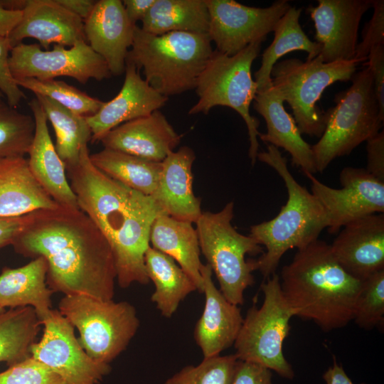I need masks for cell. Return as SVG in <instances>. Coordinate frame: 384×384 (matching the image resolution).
I'll list each match as a JSON object with an SVG mask.
<instances>
[{"mask_svg":"<svg viewBox=\"0 0 384 384\" xmlns=\"http://www.w3.org/2000/svg\"><path fill=\"white\" fill-rule=\"evenodd\" d=\"M23 10H9L0 6V36L8 38L22 18Z\"/></svg>","mask_w":384,"mask_h":384,"instance_id":"cell-47","label":"cell"},{"mask_svg":"<svg viewBox=\"0 0 384 384\" xmlns=\"http://www.w3.org/2000/svg\"><path fill=\"white\" fill-rule=\"evenodd\" d=\"M232 384H273L271 370L255 363L238 360Z\"/></svg>","mask_w":384,"mask_h":384,"instance_id":"cell-43","label":"cell"},{"mask_svg":"<svg viewBox=\"0 0 384 384\" xmlns=\"http://www.w3.org/2000/svg\"><path fill=\"white\" fill-rule=\"evenodd\" d=\"M262 43L257 41L250 44L231 56L213 50L195 87L198 100L188 111L189 114H207L216 106L228 107L236 111L247 128L248 155L252 165L255 164L258 154L257 137L260 133L258 119L250 113V105L257 91L251 68L260 52Z\"/></svg>","mask_w":384,"mask_h":384,"instance_id":"cell-7","label":"cell"},{"mask_svg":"<svg viewBox=\"0 0 384 384\" xmlns=\"http://www.w3.org/2000/svg\"><path fill=\"white\" fill-rule=\"evenodd\" d=\"M90 159L105 174L132 189L150 196L156 191L162 162L107 148L90 154Z\"/></svg>","mask_w":384,"mask_h":384,"instance_id":"cell-32","label":"cell"},{"mask_svg":"<svg viewBox=\"0 0 384 384\" xmlns=\"http://www.w3.org/2000/svg\"><path fill=\"white\" fill-rule=\"evenodd\" d=\"M380 117L384 120V44L373 46L367 57Z\"/></svg>","mask_w":384,"mask_h":384,"instance_id":"cell-42","label":"cell"},{"mask_svg":"<svg viewBox=\"0 0 384 384\" xmlns=\"http://www.w3.org/2000/svg\"><path fill=\"white\" fill-rule=\"evenodd\" d=\"M15 80L20 87L32 91L35 95L48 97L82 116L93 115L105 103L61 80H39L33 78Z\"/></svg>","mask_w":384,"mask_h":384,"instance_id":"cell-35","label":"cell"},{"mask_svg":"<svg viewBox=\"0 0 384 384\" xmlns=\"http://www.w3.org/2000/svg\"><path fill=\"white\" fill-rule=\"evenodd\" d=\"M11 245L26 257L46 260V283L53 292L113 299L117 273L111 248L80 209L58 206L29 213Z\"/></svg>","mask_w":384,"mask_h":384,"instance_id":"cell-1","label":"cell"},{"mask_svg":"<svg viewBox=\"0 0 384 384\" xmlns=\"http://www.w3.org/2000/svg\"><path fill=\"white\" fill-rule=\"evenodd\" d=\"M366 171L384 182V132L382 130L367 141Z\"/></svg>","mask_w":384,"mask_h":384,"instance_id":"cell-44","label":"cell"},{"mask_svg":"<svg viewBox=\"0 0 384 384\" xmlns=\"http://www.w3.org/2000/svg\"><path fill=\"white\" fill-rule=\"evenodd\" d=\"M332 253L343 269L363 281L384 269V214L373 213L343 226L333 243Z\"/></svg>","mask_w":384,"mask_h":384,"instance_id":"cell-17","label":"cell"},{"mask_svg":"<svg viewBox=\"0 0 384 384\" xmlns=\"http://www.w3.org/2000/svg\"><path fill=\"white\" fill-rule=\"evenodd\" d=\"M181 137L159 110L116 127L100 142L104 148L162 162Z\"/></svg>","mask_w":384,"mask_h":384,"instance_id":"cell-21","label":"cell"},{"mask_svg":"<svg viewBox=\"0 0 384 384\" xmlns=\"http://www.w3.org/2000/svg\"><path fill=\"white\" fill-rule=\"evenodd\" d=\"M333 361V366L323 374V378L326 384H354L346 373L343 366L337 363L334 356Z\"/></svg>","mask_w":384,"mask_h":384,"instance_id":"cell-49","label":"cell"},{"mask_svg":"<svg viewBox=\"0 0 384 384\" xmlns=\"http://www.w3.org/2000/svg\"><path fill=\"white\" fill-rule=\"evenodd\" d=\"M144 31L154 35L171 32L208 34L209 13L206 0H156L142 21Z\"/></svg>","mask_w":384,"mask_h":384,"instance_id":"cell-31","label":"cell"},{"mask_svg":"<svg viewBox=\"0 0 384 384\" xmlns=\"http://www.w3.org/2000/svg\"><path fill=\"white\" fill-rule=\"evenodd\" d=\"M257 159L270 166L282 177L287 189V203L276 217L250 228V235L266 251L257 259V270L267 279L275 273L282 255L289 250L304 248L319 239L328 227L326 213L318 199L293 177L287 159L272 144Z\"/></svg>","mask_w":384,"mask_h":384,"instance_id":"cell-4","label":"cell"},{"mask_svg":"<svg viewBox=\"0 0 384 384\" xmlns=\"http://www.w3.org/2000/svg\"><path fill=\"white\" fill-rule=\"evenodd\" d=\"M0 384H65L63 379L45 364L29 358L0 373Z\"/></svg>","mask_w":384,"mask_h":384,"instance_id":"cell-39","label":"cell"},{"mask_svg":"<svg viewBox=\"0 0 384 384\" xmlns=\"http://www.w3.org/2000/svg\"><path fill=\"white\" fill-rule=\"evenodd\" d=\"M28 214L11 218L0 217V248L11 245L26 226Z\"/></svg>","mask_w":384,"mask_h":384,"instance_id":"cell-45","label":"cell"},{"mask_svg":"<svg viewBox=\"0 0 384 384\" xmlns=\"http://www.w3.org/2000/svg\"><path fill=\"white\" fill-rule=\"evenodd\" d=\"M284 100L272 86L257 92L254 109L262 116L267 133L260 134L265 142L282 148L292 156V162L302 172H316L311 145L302 137L294 117L284 108Z\"/></svg>","mask_w":384,"mask_h":384,"instance_id":"cell-25","label":"cell"},{"mask_svg":"<svg viewBox=\"0 0 384 384\" xmlns=\"http://www.w3.org/2000/svg\"><path fill=\"white\" fill-rule=\"evenodd\" d=\"M28 105L35 120L34 136L27 159L29 169L41 186L59 206L80 209L65 166L51 139L46 114L36 97Z\"/></svg>","mask_w":384,"mask_h":384,"instance_id":"cell-23","label":"cell"},{"mask_svg":"<svg viewBox=\"0 0 384 384\" xmlns=\"http://www.w3.org/2000/svg\"><path fill=\"white\" fill-rule=\"evenodd\" d=\"M136 26L128 18L120 0L96 1L84 21L87 44L105 60L112 75L125 71Z\"/></svg>","mask_w":384,"mask_h":384,"instance_id":"cell-18","label":"cell"},{"mask_svg":"<svg viewBox=\"0 0 384 384\" xmlns=\"http://www.w3.org/2000/svg\"><path fill=\"white\" fill-rule=\"evenodd\" d=\"M41 325L31 306L11 308L0 313V362L11 366L29 358Z\"/></svg>","mask_w":384,"mask_h":384,"instance_id":"cell-34","label":"cell"},{"mask_svg":"<svg viewBox=\"0 0 384 384\" xmlns=\"http://www.w3.org/2000/svg\"><path fill=\"white\" fill-rule=\"evenodd\" d=\"M6 311V309L0 306V313H2Z\"/></svg>","mask_w":384,"mask_h":384,"instance_id":"cell-50","label":"cell"},{"mask_svg":"<svg viewBox=\"0 0 384 384\" xmlns=\"http://www.w3.org/2000/svg\"><path fill=\"white\" fill-rule=\"evenodd\" d=\"M234 203L219 212H202L195 223L201 252L214 272L220 291L235 305L244 302L245 289L255 282L252 272L257 270L256 260L246 255H261L264 250L250 235L238 233L231 224Z\"/></svg>","mask_w":384,"mask_h":384,"instance_id":"cell-8","label":"cell"},{"mask_svg":"<svg viewBox=\"0 0 384 384\" xmlns=\"http://www.w3.org/2000/svg\"><path fill=\"white\" fill-rule=\"evenodd\" d=\"M195 159L194 151L188 146L170 152L162 161L158 186L151 196L164 213L191 223L202 213L201 199L193 191Z\"/></svg>","mask_w":384,"mask_h":384,"instance_id":"cell-24","label":"cell"},{"mask_svg":"<svg viewBox=\"0 0 384 384\" xmlns=\"http://www.w3.org/2000/svg\"><path fill=\"white\" fill-rule=\"evenodd\" d=\"M311 193L323 206L328 218V230L338 233L347 223L359 218L384 213V182L366 169L345 167L340 174L341 188L329 187L310 173Z\"/></svg>","mask_w":384,"mask_h":384,"instance_id":"cell-15","label":"cell"},{"mask_svg":"<svg viewBox=\"0 0 384 384\" xmlns=\"http://www.w3.org/2000/svg\"><path fill=\"white\" fill-rule=\"evenodd\" d=\"M213 51L208 34L154 35L136 26L127 60L143 70L153 89L169 97L195 89Z\"/></svg>","mask_w":384,"mask_h":384,"instance_id":"cell-5","label":"cell"},{"mask_svg":"<svg viewBox=\"0 0 384 384\" xmlns=\"http://www.w3.org/2000/svg\"><path fill=\"white\" fill-rule=\"evenodd\" d=\"M351 80L348 89L335 95V106L324 112L325 130L311 145L316 172L349 154L378 134L383 125L370 68L355 73Z\"/></svg>","mask_w":384,"mask_h":384,"instance_id":"cell-6","label":"cell"},{"mask_svg":"<svg viewBox=\"0 0 384 384\" xmlns=\"http://www.w3.org/2000/svg\"><path fill=\"white\" fill-rule=\"evenodd\" d=\"M59 205L33 176L24 156L0 159V217H19Z\"/></svg>","mask_w":384,"mask_h":384,"instance_id":"cell-26","label":"cell"},{"mask_svg":"<svg viewBox=\"0 0 384 384\" xmlns=\"http://www.w3.org/2000/svg\"><path fill=\"white\" fill-rule=\"evenodd\" d=\"M55 133V150L65 168L76 165L83 146L92 139L86 117L76 114L43 95H36Z\"/></svg>","mask_w":384,"mask_h":384,"instance_id":"cell-33","label":"cell"},{"mask_svg":"<svg viewBox=\"0 0 384 384\" xmlns=\"http://www.w3.org/2000/svg\"><path fill=\"white\" fill-rule=\"evenodd\" d=\"M65 169L79 208L95 224L111 248L119 286L149 284L144 255L150 246L152 223L163 213L155 200L95 167L87 144L82 148L78 163Z\"/></svg>","mask_w":384,"mask_h":384,"instance_id":"cell-2","label":"cell"},{"mask_svg":"<svg viewBox=\"0 0 384 384\" xmlns=\"http://www.w3.org/2000/svg\"><path fill=\"white\" fill-rule=\"evenodd\" d=\"M308 11L314 23L319 55L324 63L355 58L360 22L372 0H319Z\"/></svg>","mask_w":384,"mask_h":384,"instance_id":"cell-16","label":"cell"},{"mask_svg":"<svg viewBox=\"0 0 384 384\" xmlns=\"http://www.w3.org/2000/svg\"><path fill=\"white\" fill-rule=\"evenodd\" d=\"M61 6L85 21L91 14L96 1L92 0H55Z\"/></svg>","mask_w":384,"mask_h":384,"instance_id":"cell-48","label":"cell"},{"mask_svg":"<svg viewBox=\"0 0 384 384\" xmlns=\"http://www.w3.org/2000/svg\"><path fill=\"white\" fill-rule=\"evenodd\" d=\"M361 61L324 63L319 55L311 60L289 58L272 67V86L290 106L301 134L321 137L325 130V113L316 102L323 92L337 82L351 80Z\"/></svg>","mask_w":384,"mask_h":384,"instance_id":"cell-9","label":"cell"},{"mask_svg":"<svg viewBox=\"0 0 384 384\" xmlns=\"http://www.w3.org/2000/svg\"><path fill=\"white\" fill-rule=\"evenodd\" d=\"M11 48L9 38L0 36V100L5 97L8 105L16 108L26 96L11 72L9 56Z\"/></svg>","mask_w":384,"mask_h":384,"instance_id":"cell-41","label":"cell"},{"mask_svg":"<svg viewBox=\"0 0 384 384\" xmlns=\"http://www.w3.org/2000/svg\"><path fill=\"white\" fill-rule=\"evenodd\" d=\"M238 361L234 354L203 358L197 366L184 367L165 384H232Z\"/></svg>","mask_w":384,"mask_h":384,"instance_id":"cell-37","label":"cell"},{"mask_svg":"<svg viewBox=\"0 0 384 384\" xmlns=\"http://www.w3.org/2000/svg\"><path fill=\"white\" fill-rule=\"evenodd\" d=\"M156 0H124L126 14L129 21L136 25L138 21H142L154 4Z\"/></svg>","mask_w":384,"mask_h":384,"instance_id":"cell-46","label":"cell"},{"mask_svg":"<svg viewBox=\"0 0 384 384\" xmlns=\"http://www.w3.org/2000/svg\"><path fill=\"white\" fill-rule=\"evenodd\" d=\"M264 301L247 312L234 343L238 360L249 361L273 370L280 376L292 379L294 373L282 351L283 342L291 329L289 321L297 316L284 297L279 277L273 274L261 284Z\"/></svg>","mask_w":384,"mask_h":384,"instance_id":"cell-10","label":"cell"},{"mask_svg":"<svg viewBox=\"0 0 384 384\" xmlns=\"http://www.w3.org/2000/svg\"><path fill=\"white\" fill-rule=\"evenodd\" d=\"M209 13L208 37L216 50L234 55L250 44L265 41L292 6L278 0L265 8L247 6L233 0H206Z\"/></svg>","mask_w":384,"mask_h":384,"instance_id":"cell-14","label":"cell"},{"mask_svg":"<svg viewBox=\"0 0 384 384\" xmlns=\"http://www.w3.org/2000/svg\"><path fill=\"white\" fill-rule=\"evenodd\" d=\"M373 16L363 31L362 40L357 44L355 58L361 62L367 59L371 48L384 44V1L372 0Z\"/></svg>","mask_w":384,"mask_h":384,"instance_id":"cell-40","label":"cell"},{"mask_svg":"<svg viewBox=\"0 0 384 384\" xmlns=\"http://www.w3.org/2000/svg\"><path fill=\"white\" fill-rule=\"evenodd\" d=\"M149 241L151 247L172 257L188 275L198 292L203 293L201 250L191 223L175 219L164 213L154 220Z\"/></svg>","mask_w":384,"mask_h":384,"instance_id":"cell-28","label":"cell"},{"mask_svg":"<svg viewBox=\"0 0 384 384\" xmlns=\"http://www.w3.org/2000/svg\"><path fill=\"white\" fill-rule=\"evenodd\" d=\"M146 272L155 286L151 301L161 315L171 318L181 302L197 290L188 275L170 256L149 246L144 255Z\"/></svg>","mask_w":384,"mask_h":384,"instance_id":"cell-29","label":"cell"},{"mask_svg":"<svg viewBox=\"0 0 384 384\" xmlns=\"http://www.w3.org/2000/svg\"><path fill=\"white\" fill-rule=\"evenodd\" d=\"M302 11L301 8L291 6L277 22L274 40L264 50L261 65L255 73L257 92L272 86L271 70L282 56L294 50H303L308 53L306 60H311L320 54L321 44L311 41L300 26Z\"/></svg>","mask_w":384,"mask_h":384,"instance_id":"cell-30","label":"cell"},{"mask_svg":"<svg viewBox=\"0 0 384 384\" xmlns=\"http://www.w3.org/2000/svg\"><path fill=\"white\" fill-rule=\"evenodd\" d=\"M384 319V269L363 281L353 320L360 327L371 329Z\"/></svg>","mask_w":384,"mask_h":384,"instance_id":"cell-38","label":"cell"},{"mask_svg":"<svg viewBox=\"0 0 384 384\" xmlns=\"http://www.w3.org/2000/svg\"><path fill=\"white\" fill-rule=\"evenodd\" d=\"M41 339L31 347V356L59 375L65 384H100L111 370L110 364L97 362L85 351L74 326L57 309L41 321Z\"/></svg>","mask_w":384,"mask_h":384,"instance_id":"cell-13","label":"cell"},{"mask_svg":"<svg viewBox=\"0 0 384 384\" xmlns=\"http://www.w3.org/2000/svg\"><path fill=\"white\" fill-rule=\"evenodd\" d=\"M8 38L12 48L32 38L46 50L51 44L71 47L86 41L84 21L55 0H27L21 21Z\"/></svg>","mask_w":384,"mask_h":384,"instance_id":"cell-20","label":"cell"},{"mask_svg":"<svg viewBox=\"0 0 384 384\" xmlns=\"http://www.w3.org/2000/svg\"><path fill=\"white\" fill-rule=\"evenodd\" d=\"M281 289L297 316L314 321L323 331L346 326L353 320L363 281L347 273L331 246L317 239L297 250L281 272Z\"/></svg>","mask_w":384,"mask_h":384,"instance_id":"cell-3","label":"cell"},{"mask_svg":"<svg viewBox=\"0 0 384 384\" xmlns=\"http://www.w3.org/2000/svg\"><path fill=\"white\" fill-rule=\"evenodd\" d=\"M58 310L78 330L85 351L100 363L110 364L123 352L139 326L135 307L126 301L64 295Z\"/></svg>","mask_w":384,"mask_h":384,"instance_id":"cell-11","label":"cell"},{"mask_svg":"<svg viewBox=\"0 0 384 384\" xmlns=\"http://www.w3.org/2000/svg\"><path fill=\"white\" fill-rule=\"evenodd\" d=\"M205 306L194 330V338L203 358L216 356L234 344L243 318L239 306L228 302L215 286L212 270L201 269Z\"/></svg>","mask_w":384,"mask_h":384,"instance_id":"cell-22","label":"cell"},{"mask_svg":"<svg viewBox=\"0 0 384 384\" xmlns=\"http://www.w3.org/2000/svg\"><path fill=\"white\" fill-rule=\"evenodd\" d=\"M35 132L33 115L0 100V159L28 154Z\"/></svg>","mask_w":384,"mask_h":384,"instance_id":"cell-36","label":"cell"},{"mask_svg":"<svg viewBox=\"0 0 384 384\" xmlns=\"http://www.w3.org/2000/svg\"><path fill=\"white\" fill-rule=\"evenodd\" d=\"M125 78L119 93L93 115L86 117L92 132V142H100L116 127L145 117L164 107L169 100L142 78L139 70L126 60Z\"/></svg>","mask_w":384,"mask_h":384,"instance_id":"cell-19","label":"cell"},{"mask_svg":"<svg viewBox=\"0 0 384 384\" xmlns=\"http://www.w3.org/2000/svg\"><path fill=\"white\" fill-rule=\"evenodd\" d=\"M48 265L42 257L18 267H4L0 274V306L5 308L31 306L41 321L50 311L51 295L48 287Z\"/></svg>","mask_w":384,"mask_h":384,"instance_id":"cell-27","label":"cell"},{"mask_svg":"<svg viewBox=\"0 0 384 384\" xmlns=\"http://www.w3.org/2000/svg\"><path fill=\"white\" fill-rule=\"evenodd\" d=\"M9 66L15 79L53 80L64 76L85 84L90 79L100 81L112 76L105 60L85 41L69 48L55 44L46 50L38 43H18L11 50Z\"/></svg>","mask_w":384,"mask_h":384,"instance_id":"cell-12","label":"cell"}]
</instances>
